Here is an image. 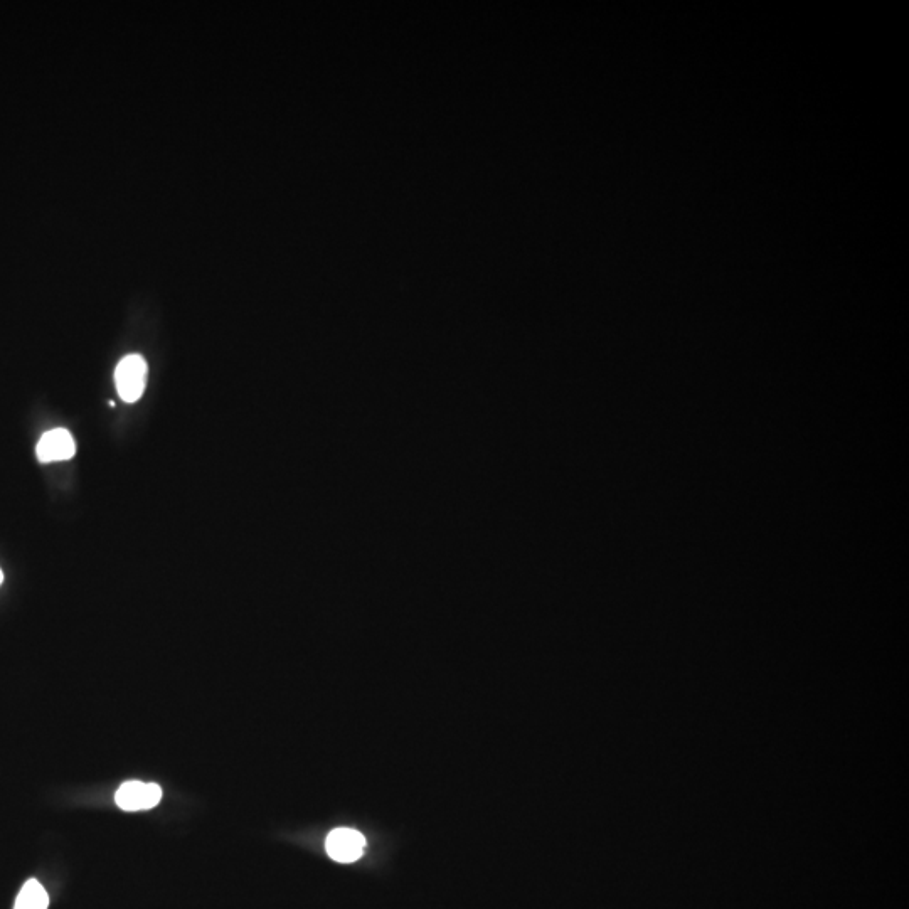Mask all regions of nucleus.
Listing matches in <instances>:
<instances>
[{
  "instance_id": "obj_1",
  "label": "nucleus",
  "mask_w": 909,
  "mask_h": 909,
  "mask_svg": "<svg viewBox=\"0 0 909 909\" xmlns=\"http://www.w3.org/2000/svg\"><path fill=\"white\" fill-rule=\"evenodd\" d=\"M147 378H149V367H147L144 357L137 356V354L123 357L122 361L118 362L117 371H115V383H117L120 398L125 403L139 401L142 394L145 393Z\"/></svg>"
},
{
  "instance_id": "obj_2",
  "label": "nucleus",
  "mask_w": 909,
  "mask_h": 909,
  "mask_svg": "<svg viewBox=\"0 0 909 909\" xmlns=\"http://www.w3.org/2000/svg\"><path fill=\"white\" fill-rule=\"evenodd\" d=\"M162 800V788L157 783L125 782L115 793V802L125 812H140L157 807Z\"/></svg>"
},
{
  "instance_id": "obj_3",
  "label": "nucleus",
  "mask_w": 909,
  "mask_h": 909,
  "mask_svg": "<svg viewBox=\"0 0 909 909\" xmlns=\"http://www.w3.org/2000/svg\"><path fill=\"white\" fill-rule=\"evenodd\" d=\"M36 453H38L39 462L41 463L70 460L76 455L75 438H73L70 431L64 430V428L48 431V433H44L41 436Z\"/></svg>"
},
{
  "instance_id": "obj_4",
  "label": "nucleus",
  "mask_w": 909,
  "mask_h": 909,
  "mask_svg": "<svg viewBox=\"0 0 909 909\" xmlns=\"http://www.w3.org/2000/svg\"><path fill=\"white\" fill-rule=\"evenodd\" d=\"M366 839L357 830L337 829L325 840V849L334 861L354 862L364 854Z\"/></svg>"
},
{
  "instance_id": "obj_5",
  "label": "nucleus",
  "mask_w": 909,
  "mask_h": 909,
  "mask_svg": "<svg viewBox=\"0 0 909 909\" xmlns=\"http://www.w3.org/2000/svg\"><path fill=\"white\" fill-rule=\"evenodd\" d=\"M49 896L36 879H29L17 896L14 909H48Z\"/></svg>"
},
{
  "instance_id": "obj_6",
  "label": "nucleus",
  "mask_w": 909,
  "mask_h": 909,
  "mask_svg": "<svg viewBox=\"0 0 909 909\" xmlns=\"http://www.w3.org/2000/svg\"><path fill=\"white\" fill-rule=\"evenodd\" d=\"M2 581H4V573H2V569H0V585H2Z\"/></svg>"
}]
</instances>
